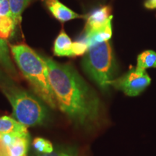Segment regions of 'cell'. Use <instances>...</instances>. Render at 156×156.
Listing matches in <instances>:
<instances>
[{
	"label": "cell",
	"mask_w": 156,
	"mask_h": 156,
	"mask_svg": "<svg viewBox=\"0 0 156 156\" xmlns=\"http://www.w3.org/2000/svg\"><path fill=\"white\" fill-rule=\"evenodd\" d=\"M12 108V116L25 126L44 124L48 116L46 107L41 101L16 83L0 88Z\"/></svg>",
	"instance_id": "3957f363"
},
{
	"label": "cell",
	"mask_w": 156,
	"mask_h": 156,
	"mask_svg": "<svg viewBox=\"0 0 156 156\" xmlns=\"http://www.w3.org/2000/svg\"><path fill=\"white\" fill-rule=\"evenodd\" d=\"M90 48L88 40L86 35H84L79 40H77L73 44V52L74 56H82L86 54Z\"/></svg>",
	"instance_id": "e0dca14e"
},
{
	"label": "cell",
	"mask_w": 156,
	"mask_h": 156,
	"mask_svg": "<svg viewBox=\"0 0 156 156\" xmlns=\"http://www.w3.org/2000/svg\"><path fill=\"white\" fill-rule=\"evenodd\" d=\"M0 133L29 135L27 126L17 122L15 119L7 116L0 117Z\"/></svg>",
	"instance_id": "9c48e42d"
},
{
	"label": "cell",
	"mask_w": 156,
	"mask_h": 156,
	"mask_svg": "<svg viewBox=\"0 0 156 156\" xmlns=\"http://www.w3.org/2000/svg\"><path fill=\"white\" fill-rule=\"evenodd\" d=\"M111 12L112 9L109 6H104L93 11L87 18L85 27V33L87 34L103 26L112 16Z\"/></svg>",
	"instance_id": "52a82bcc"
},
{
	"label": "cell",
	"mask_w": 156,
	"mask_h": 156,
	"mask_svg": "<svg viewBox=\"0 0 156 156\" xmlns=\"http://www.w3.org/2000/svg\"><path fill=\"white\" fill-rule=\"evenodd\" d=\"M38 156H72L69 154L67 153H64V152H51L49 153H44Z\"/></svg>",
	"instance_id": "ffe728a7"
},
{
	"label": "cell",
	"mask_w": 156,
	"mask_h": 156,
	"mask_svg": "<svg viewBox=\"0 0 156 156\" xmlns=\"http://www.w3.org/2000/svg\"><path fill=\"white\" fill-rule=\"evenodd\" d=\"M17 25L11 16L0 15V38H10L15 34Z\"/></svg>",
	"instance_id": "5bb4252c"
},
{
	"label": "cell",
	"mask_w": 156,
	"mask_h": 156,
	"mask_svg": "<svg viewBox=\"0 0 156 156\" xmlns=\"http://www.w3.org/2000/svg\"><path fill=\"white\" fill-rule=\"evenodd\" d=\"M30 144V135H15L8 147L9 156H27Z\"/></svg>",
	"instance_id": "7c38bea8"
},
{
	"label": "cell",
	"mask_w": 156,
	"mask_h": 156,
	"mask_svg": "<svg viewBox=\"0 0 156 156\" xmlns=\"http://www.w3.org/2000/svg\"><path fill=\"white\" fill-rule=\"evenodd\" d=\"M15 80L4 70L0 69V88L15 84Z\"/></svg>",
	"instance_id": "ac0fdd59"
},
{
	"label": "cell",
	"mask_w": 156,
	"mask_h": 156,
	"mask_svg": "<svg viewBox=\"0 0 156 156\" xmlns=\"http://www.w3.org/2000/svg\"><path fill=\"white\" fill-rule=\"evenodd\" d=\"M44 3L51 15L62 23L81 18L83 17L66 7L59 0H44Z\"/></svg>",
	"instance_id": "8992f818"
},
{
	"label": "cell",
	"mask_w": 156,
	"mask_h": 156,
	"mask_svg": "<svg viewBox=\"0 0 156 156\" xmlns=\"http://www.w3.org/2000/svg\"><path fill=\"white\" fill-rule=\"evenodd\" d=\"M145 7L147 9H155L156 0H147L145 2Z\"/></svg>",
	"instance_id": "44dd1931"
},
{
	"label": "cell",
	"mask_w": 156,
	"mask_h": 156,
	"mask_svg": "<svg viewBox=\"0 0 156 156\" xmlns=\"http://www.w3.org/2000/svg\"><path fill=\"white\" fill-rule=\"evenodd\" d=\"M84 71L103 90L109 87L114 80L116 63L110 42L100 43L90 46L82 62Z\"/></svg>",
	"instance_id": "277c9868"
},
{
	"label": "cell",
	"mask_w": 156,
	"mask_h": 156,
	"mask_svg": "<svg viewBox=\"0 0 156 156\" xmlns=\"http://www.w3.org/2000/svg\"><path fill=\"white\" fill-rule=\"evenodd\" d=\"M58 108L76 125L90 127L100 121L102 108L94 90L71 64L44 57Z\"/></svg>",
	"instance_id": "6da1fadb"
},
{
	"label": "cell",
	"mask_w": 156,
	"mask_h": 156,
	"mask_svg": "<svg viewBox=\"0 0 156 156\" xmlns=\"http://www.w3.org/2000/svg\"><path fill=\"white\" fill-rule=\"evenodd\" d=\"M113 16L112 15L108 22L101 28L89 33H85L87 40H88L90 47L95 44L107 41L112 38V20Z\"/></svg>",
	"instance_id": "8fae6325"
},
{
	"label": "cell",
	"mask_w": 156,
	"mask_h": 156,
	"mask_svg": "<svg viewBox=\"0 0 156 156\" xmlns=\"http://www.w3.org/2000/svg\"><path fill=\"white\" fill-rule=\"evenodd\" d=\"M0 67L14 80L20 79L18 72L11 59L8 44L2 38H0Z\"/></svg>",
	"instance_id": "ba28073f"
},
{
	"label": "cell",
	"mask_w": 156,
	"mask_h": 156,
	"mask_svg": "<svg viewBox=\"0 0 156 156\" xmlns=\"http://www.w3.org/2000/svg\"><path fill=\"white\" fill-rule=\"evenodd\" d=\"M73 44L71 38L66 34L64 30H62L58 36L54 41V54L57 56H67L73 57Z\"/></svg>",
	"instance_id": "30bf717a"
},
{
	"label": "cell",
	"mask_w": 156,
	"mask_h": 156,
	"mask_svg": "<svg viewBox=\"0 0 156 156\" xmlns=\"http://www.w3.org/2000/svg\"><path fill=\"white\" fill-rule=\"evenodd\" d=\"M33 0H9L11 17L17 25L22 20V14Z\"/></svg>",
	"instance_id": "4fadbf2b"
},
{
	"label": "cell",
	"mask_w": 156,
	"mask_h": 156,
	"mask_svg": "<svg viewBox=\"0 0 156 156\" xmlns=\"http://www.w3.org/2000/svg\"><path fill=\"white\" fill-rule=\"evenodd\" d=\"M3 147H4V143L1 140V139H0V156H1V153H2V151Z\"/></svg>",
	"instance_id": "7402d4cb"
},
{
	"label": "cell",
	"mask_w": 156,
	"mask_h": 156,
	"mask_svg": "<svg viewBox=\"0 0 156 156\" xmlns=\"http://www.w3.org/2000/svg\"><path fill=\"white\" fill-rule=\"evenodd\" d=\"M0 15L11 16L9 0H0Z\"/></svg>",
	"instance_id": "d6986e66"
},
{
	"label": "cell",
	"mask_w": 156,
	"mask_h": 156,
	"mask_svg": "<svg viewBox=\"0 0 156 156\" xmlns=\"http://www.w3.org/2000/svg\"><path fill=\"white\" fill-rule=\"evenodd\" d=\"M151 81L145 70L134 68L120 77L113 80L109 85L122 91L128 96L134 97L140 95L150 85Z\"/></svg>",
	"instance_id": "5b68a950"
},
{
	"label": "cell",
	"mask_w": 156,
	"mask_h": 156,
	"mask_svg": "<svg viewBox=\"0 0 156 156\" xmlns=\"http://www.w3.org/2000/svg\"><path fill=\"white\" fill-rule=\"evenodd\" d=\"M33 147L39 153H49L54 151L52 143L43 137H36L33 141Z\"/></svg>",
	"instance_id": "2e32d148"
},
{
	"label": "cell",
	"mask_w": 156,
	"mask_h": 156,
	"mask_svg": "<svg viewBox=\"0 0 156 156\" xmlns=\"http://www.w3.org/2000/svg\"><path fill=\"white\" fill-rule=\"evenodd\" d=\"M151 67H156V53L153 51H145L138 56L136 68L145 70Z\"/></svg>",
	"instance_id": "9a60e30c"
},
{
	"label": "cell",
	"mask_w": 156,
	"mask_h": 156,
	"mask_svg": "<svg viewBox=\"0 0 156 156\" xmlns=\"http://www.w3.org/2000/svg\"><path fill=\"white\" fill-rule=\"evenodd\" d=\"M17 66L28 80L34 92L52 109L57 108L56 98L48 78V69L45 58L27 45H9Z\"/></svg>",
	"instance_id": "7a4b0ae2"
}]
</instances>
